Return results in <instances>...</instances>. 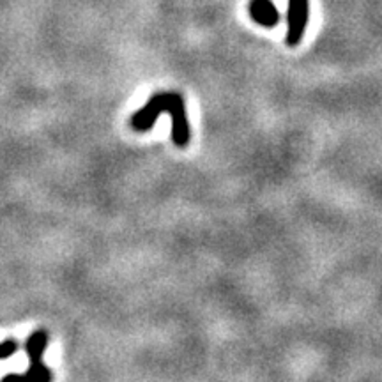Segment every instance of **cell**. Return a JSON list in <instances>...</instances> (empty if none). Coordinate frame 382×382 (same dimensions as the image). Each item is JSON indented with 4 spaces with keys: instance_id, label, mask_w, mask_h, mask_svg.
Wrapping results in <instances>:
<instances>
[{
    "instance_id": "obj_5",
    "label": "cell",
    "mask_w": 382,
    "mask_h": 382,
    "mask_svg": "<svg viewBox=\"0 0 382 382\" xmlns=\"http://www.w3.org/2000/svg\"><path fill=\"white\" fill-rule=\"evenodd\" d=\"M18 348H20V345H18L16 340L13 338L4 340V342L0 343V361H2V359H9L11 356L16 354Z\"/></svg>"
},
{
    "instance_id": "obj_1",
    "label": "cell",
    "mask_w": 382,
    "mask_h": 382,
    "mask_svg": "<svg viewBox=\"0 0 382 382\" xmlns=\"http://www.w3.org/2000/svg\"><path fill=\"white\" fill-rule=\"evenodd\" d=\"M161 114L172 117V140L177 147L184 149L191 140L190 121L186 114V103L179 92H158L147 101L146 106L136 110L131 117V126L135 131L146 133L153 128L156 119Z\"/></svg>"
},
{
    "instance_id": "obj_2",
    "label": "cell",
    "mask_w": 382,
    "mask_h": 382,
    "mask_svg": "<svg viewBox=\"0 0 382 382\" xmlns=\"http://www.w3.org/2000/svg\"><path fill=\"white\" fill-rule=\"evenodd\" d=\"M48 347V333L44 329H38L32 333L27 340H25V352L29 356V366L27 372L24 376H6L4 381H20V382H46L51 381V372L46 365L43 363V354Z\"/></svg>"
},
{
    "instance_id": "obj_3",
    "label": "cell",
    "mask_w": 382,
    "mask_h": 382,
    "mask_svg": "<svg viewBox=\"0 0 382 382\" xmlns=\"http://www.w3.org/2000/svg\"><path fill=\"white\" fill-rule=\"evenodd\" d=\"M308 13H310V0H288L287 11V41L288 46H298L305 36Z\"/></svg>"
},
{
    "instance_id": "obj_4",
    "label": "cell",
    "mask_w": 382,
    "mask_h": 382,
    "mask_svg": "<svg viewBox=\"0 0 382 382\" xmlns=\"http://www.w3.org/2000/svg\"><path fill=\"white\" fill-rule=\"evenodd\" d=\"M250 16L255 24L266 29H273L280 24V11L273 0H251Z\"/></svg>"
}]
</instances>
